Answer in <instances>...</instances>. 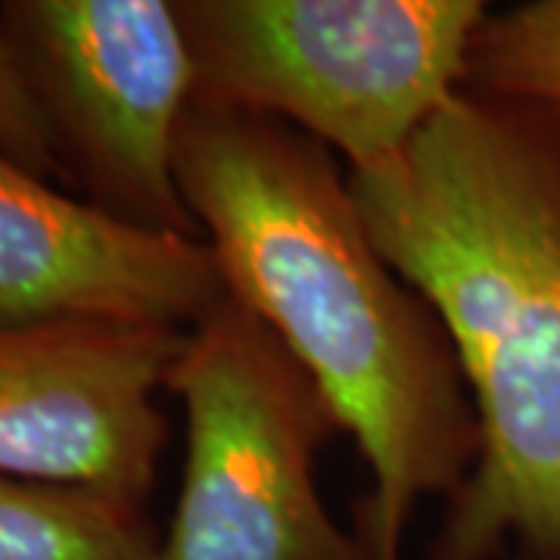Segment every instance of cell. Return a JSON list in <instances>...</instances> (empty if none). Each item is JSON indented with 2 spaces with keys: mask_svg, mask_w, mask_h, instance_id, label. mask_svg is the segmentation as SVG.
<instances>
[{
  "mask_svg": "<svg viewBox=\"0 0 560 560\" xmlns=\"http://www.w3.org/2000/svg\"><path fill=\"white\" fill-rule=\"evenodd\" d=\"M156 548L138 504L0 477V560H156Z\"/></svg>",
  "mask_w": 560,
  "mask_h": 560,
  "instance_id": "cell-8",
  "label": "cell"
},
{
  "mask_svg": "<svg viewBox=\"0 0 560 560\" xmlns=\"http://www.w3.org/2000/svg\"><path fill=\"white\" fill-rule=\"evenodd\" d=\"M0 153L20 162L22 168H28L38 178H50V175L62 178L50 128L32 94L16 44L7 35L3 20H0Z\"/></svg>",
  "mask_w": 560,
  "mask_h": 560,
  "instance_id": "cell-10",
  "label": "cell"
},
{
  "mask_svg": "<svg viewBox=\"0 0 560 560\" xmlns=\"http://www.w3.org/2000/svg\"><path fill=\"white\" fill-rule=\"evenodd\" d=\"M349 187L448 334L480 423L430 560H560L558 125L458 91Z\"/></svg>",
  "mask_w": 560,
  "mask_h": 560,
  "instance_id": "cell-2",
  "label": "cell"
},
{
  "mask_svg": "<svg viewBox=\"0 0 560 560\" xmlns=\"http://www.w3.org/2000/svg\"><path fill=\"white\" fill-rule=\"evenodd\" d=\"M50 128L62 178L109 215L202 237L175 153L197 75L165 0H13L0 7Z\"/></svg>",
  "mask_w": 560,
  "mask_h": 560,
  "instance_id": "cell-5",
  "label": "cell"
},
{
  "mask_svg": "<svg viewBox=\"0 0 560 560\" xmlns=\"http://www.w3.org/2000/svg\"><path fill=\"white\" fill-rule=\"evenodd\" d=\"M180 197L228 293L283 342L371 470L361 533L401 560L420 499H452L480 423L433 308L374 246L349 178L287 121L194 94L175 153Z\"/></svg>",
  "mask_w": 560,
  "mask_h": 560,
  "instance_id": "cell-1",
  "label": "cell"
},
{
  "mask_svg": "<svg viewBox=\"0 0 560 560\" xmlns=\"http://www.w3.org/2000/svg\"><path fill=\"white\" fill-rule=\"evenodd\" d=\"M187 330L119 318L0 320V477L143 504L168 427L156 389Z\"/></svg>",
  "mask_w": 560,
  "mask_h": 560,
  "instance_id": "cell-6",
  "label": "cell"
},
{
  "mask_svg": "<svg viewBox=\"0 0 560 560\" xmlns=\"http://www.w3.org/2000/svg\"><path fill=\"white\" fill-rule=\"evenodd\" d=\"M460 91L560 121V0L489 13L470 44Z\"/></svg>",
  "mask_w": 560,
  "mask_h": 560,
  "instance_id": "cell-9",
  "label": "cell"
},
{
  "mask_svg": "<svg viewBox=\"0 0 560 560\" xmlns=\"http://www.w3.org/2000/svg\"><path fill=\"white\" fill-rule=\"evenodd\" d=\"M555 125H558V143H560V121H555Z\"/></svg>",
  "mask_w": 560,
  "mask_h": 560,
  "instance_id": "cell-11",
  "label": "cell"
},
{
  "mask_svg": "<svg viewBox=\"0 0 560 560\" xmlns=\"http://www.w3.org/2000/svg\"><path fill=\"white\" fill-rule=\"evenodd\" d=\"M228 296L202 237L116 219L0 153V320L119 318L190 330Z\"/></svg>",
  "mask_w": 560,
  "mask_h": 560,
  "instance_id": "cell-7",
  "label": "cell"
},
{
  "mask_svg": "<svg viewBox=\"0 0 560 560\" xmlns=\"http://www.w3.org/2000/svg\"><path fill=\"white\" fill-rule=\"evenodd\" d=\"M200 97L287 121L349 172L401 153L464 84L480 0H180Z\"/></svg>",
  "mask_w": 560,
  "mask_h": 560,
  "instance_id": "cell-3",
  "label": "cell"
},
{
  "mask_svg": "<svg viewBox=\"0 0 560 560\" xmlns=\"http://www.w3.org/2000/svg\"><path fill=\"white\" fill-rule=\"evenodd\" d=\"M187 455L156 560H371L315 480L340 427L283 342L234 296L187 330L168 374Z\"/></svg>",
  "mask_w": 560,
  "mask_h": 560,
  "instance_id": "cell-4",
  "label": "cell"
}]
</instances>
